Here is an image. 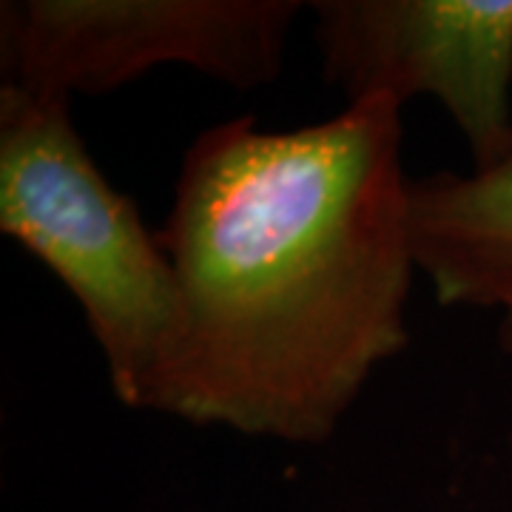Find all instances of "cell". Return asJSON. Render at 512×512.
<instances>
[{
	"instance_id": "cell-1",
	"label": "cell",
	"mask_w": 512,
	"mask_h": 512,
	"mask_svg": "<svg viewBox=\"0 0 512 512\" xmlns=\"http://www.w3.org/2000/svg\"><path fill=\"white\" fill-rule=\"evenodd\" d=\"M402 106L373 94L325 123L211 126L157 234L180 325L140 410L325 444L407 342L416 271Z\"/></svg>"
},
{
	"instance_id": "cell-2",
	"label": "cell",
	"mask_w": 512,
	"mask_h": 512,
	"mask_svg": "<svg viewBox=\"0 0 512 512\" xmlns=\"http://www.w3.org/2000/svg\"><path fill=\"white\" fill-rule=\"evenodd\" d=\"M0 231L69 288L117 399L143 407L180 325V285L134 200L92 160L66 94L0 86Z\"/></svg>"
},
{
	"instance_id": "cell-4",
	"label": "cell",
	"mask_w": 512,
	"mask_h": 512,
	"mask_svg": "<svg viewBox=\"0 0 512 512\" xmlns=\"http://www.w3.org/2000/svg\"><path fill=\"white\" fill-rule=\"evenodd\" d=\"M322 74L348 100L433 94L473 168L512 140V0H316Z\"/></svg>"
},
{
	"instance_id": "cell-5",
	"label": "cell",
	"mask_w": 512,
	"mask_h": 512,
	"mask_svg": "<svg viewBox=\"0 0 512 512\" xmlns=\"http://www.w3.org/2000/svg\"><path fill=\"white\" fill-rule=\"evenodd\" d=\"M410 237L436 302L498 311V345L512 353V140L484 168L410 180Z\"/></svg>"
},
{
	"instance_id": "cell-3",
	"label": "cell",
	"mask_w": 512,
	"mask_h": 512,
	"mask_svg": "<svg viewBox=\"0 0 512 512\" xmlns=\"http://www.w3.org/2000/svg\"><path fill=\"white\" fill-rule=\"evenodd\" d=\"M299 0H15L0 6L3 83L109 94L157 66L237 92L274 83Z\"/></svg>"
}]
</instances>
